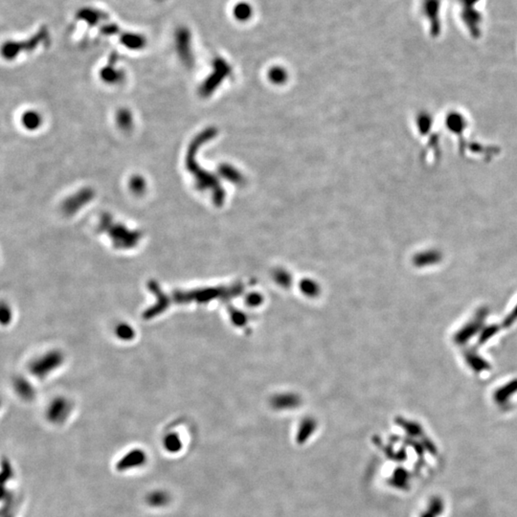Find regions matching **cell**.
Wrapping results in <instances>:
<instances>
[{"mask_svg":"<svg viewBox=\"0 0 517 517\" xmlns=\"http://www.w3.org/2000/svg\"><path fill=\"white\" fill-rule=\"evenodd\" d=\"M214 129H207L205 130L204 132H202L201 135H199L192 144L190 145V148H189V150H188V153H187V157H186V165H187V169L191 172V173L195 174L196 178H197V182H198V186H199V189H212L214 191V193L216 194V201H220L222 200V193H221V190H220V187L216 181V179H214V177L209 174L208 172H204L203 170H201V167L198 165L197 161H196V153L198 151V149L200 148L202 144L206 141H208L210 138H212L214 136Z\"/></svg>","mask_w":517,"mask_h":517,"instance_id":"obj_1","label":"cell"},{"mask_svg":"<svg viewBox=\"0 0 517 517\" xmlns=\"http://www.w3.org/2000/svg\"><path fill=\"white\" fill-rule=\"evenodd\" d=\"M100 230L109 234L115 246L118 248H131L138 242L140 233L131 231L120 223L113 222L109 214H104L100 222Z\"/></svg>","mask_w":517,"mask_h":517,"instance_id":"obj_2","label":"cell"},{"mask_svg":"<svg viewBox=\"0 0 517 517\" xmlns=\"http://www.w3.org/2000/svg\"><path fill=\"white\" fill-rule=\"evenodd\" d=\"M94 197V192L90 188H86L79 191L77 194L68 198L62 205L63 211L67 215H72L81 209L86 203H88Z\"/></svg>","mask_w":517,"mask_h":517,"instance_id":"obj_3","label":"cell"},{"mask_svg":"<svg viewBox=\"0 0 517 517\" xmlns=\"http://www.w3.org/2000/svg\"><path fill=\"white\" fill-rule=\"evenodd\" d=\"M144 455L140 451H132L129 452L126 457L119 462L118 467L121 469H126L133 466L139 465L141 462H143Z\"/></svg>","mask_w":517,"mask_h":517,"instance_id":"obj_4","label":"cell"},{"mask_svg":"<svg viewBox=\"0 0 517 517\" xmlns=\"http://www.w3.org/2000/svg\"><path fill=\"white\" fill-rule=\"evenodd\" d=\"M101 77L106 83L115 84V83L121 82L123 80L124 75H123V73L121 71H118V70L114 69L112 64H110L109 66H107L106 68H104L102 70Z\"/></svg>","mask_w":517,"mask_h":517,"instance_id":"obj_5","label":"cell"},{"mask_svg":"<svg viewBox=\"0 0 517 517\" xmlns=\"http://www.w3.org/2000/svg\"><path fill=\"white\" fill-rule=\"evenodd\" d=\"M21 121H22L23 126L26 129L34 130V129H37L40 126L41 117L37 112L32 111H27V112H25L24 114L22 115Z\"/></svg>","mask_w":517,"mask_h":517,"instance_id":"obj_6","label":"cell"},{"mask_svg":"<svg viewBox=\"0 0 517 517\" xmlns=\"http://www.w3.org/2000/svg\"><path fill=\"white\" fill-rule=\"evenodd\" d=\"M117 123L123 129H129L132 126V115L128 110H121L117 113Z\"/></svg>","mask_w":517,"mask_h":517,"instance_id":"obj_7","label":"cell"},{"mask_svg":"<svg viewBox=\"0 0 517 517\" xmlns=\"http://www.w3.org/2000/svg\"><path fill=\"white\" fill-rule=\"evenodd\" d=\"M129 188L134 194L141 195L146 190V181L141 176L135 175L129 181Z\"/></svg>","mask_w":517,"mask_h":517,"instance_id":"obj_8","label":"cell"},{"mask_svg":"<svg viewBox=\"0 0 517 517\" xmlns=\"http://www.w3.org/2000/svg\"><path fill=\"white\" fill-rule=\"evenodd\" d=\"M443 510V504L441 499L433 498L429 503V513L433 516L440 515Z\"/></svg>","mask_w":517,"mask_h":517,"instance_id":"obj_9","label":"cell"},{"mask_svg":"<svg viewBox=\"0 0 517 517\" xmlns=\"http://www.w3.org/2000/svg\"><path fill=\"white\" fill-rule=\"evenodd\" d=\"M422 517H434V516L431 515L430 513L428 512V513H426V514H424V515L422 516Z\"/></svg>","mask_w":517,"mask_h":517,"instance_id":"obj_10","label":"cell"}]
</instances>
